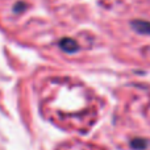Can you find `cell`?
<instances>
[{"label": "cell", "mask_w": 150, "mask_h": 150, "mask_svg": "<svg viewBox=\"0 0 150 150\" xmlns=\"http://www.w3.org/2000/svg\"><path fill=\"white\" fill-rule=\"evenodd\" d=\"M132 28L140 34H148L150 36V21L146 20H133L130 23Z\"/></svg>", "instance_id": "obj_1"}, {"label": "cell", "mask_w": 150, "mask_h": 150, "mask_svg": "<svg viewBox=\"0 0 150 150\" xmlns=\"http://www.w3.org/2000/svg\"><path fill=\"white\" fill-rule=\"evenodd\" d=\"M59 46H61V49H62L63 52H66V53H75L78 49H79L76 41H74L73 38H63V40H61Z\"/></svg>", "instance_id": "obj_2"}, {"label": "cell", "mask_w": 150, "mask_h": 150, "mask_svg": "<svg viewBox=\"0 0 150 150\" xmlns=\"http://www.w3.org/2000/svg\"><path fill=\"white\" fill-rule=\"evenodd\" d=\"M130 146H132L134 150H145L146 148L149 146V141L145 140V138H133L132 141H130Z\"/></svg>", "instance_id": "obj_3"}]
</instances>
